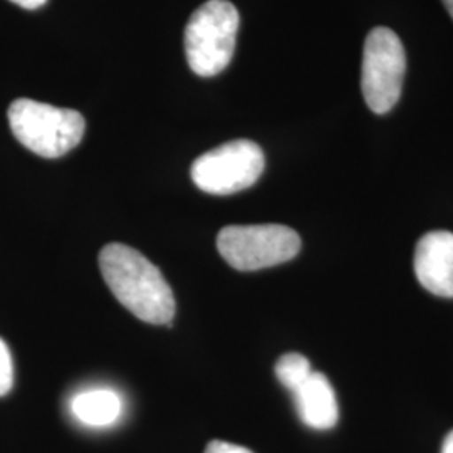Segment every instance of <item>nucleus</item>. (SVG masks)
Masks as SVG:
<instances>
[{
	"instance_id": "39448f33",
	"label": "nucleus",
	"mask_w": 453,
	"mask_h": 453,
	"mask_svg": "<svg viewBox=\"0 0 453 453\" xmlns=\"http://www.w3.org/2000/svg\"><path fill=\"white\" fill-rule=\"evenodd\" d=\"M406 54L402 39L387 27L368 34L363 49L361 89L372 113L385 114L398 103L405 80Z\"/></svg>"
},
{
	"instance_id": "9b49d317",
	"label": "nucleus",
	"mask_w": 453,
	"mask_h": 453,
	"mask_svg": "<svg viewBox=\"0 0 453 453\" xmlns=\"http://www.w3.org/2000/svg\"><path fill=\"white\" fill-rule=\"evenodd\" d=\"M14 385V363L5 341L0 338V396H5Z\"/></svg>"
},
{
	"instance_id": "423d86ee",
	"label": "nucleus",
	"mask_w": 453,
	"mask_h": 453,
	"mask_svg": "<svg viewBox=\"0 0 453 453\" xmlns=\"http://www.w3.org/2000/svg\"><path fill=\"white\" fill-rule=\"evenodd\" d=\"M265 168L264 151L250 140H234L198 157L192 165L195 185L211 195H232L252 187Z\"/></svg>"
},
{
	"instance_id": "f257e3e1",
	"label": "nucleus",
	"mask_w": 453,
	"mask_h": 453,
	"mask_svg": "<svg viewBox=\"0 0 453 453\" xmlns=\"http://www.w3.org/2000/svg\"><path fill=\"white\" fill-rule=\"evenodd\" d=\"M99 269L114 297L148 324H170L175 296L160 269L125 243H108L99 252Z\"/></svg>"
},
{
	"instance_id": "20e7f679",
	"label": "nucleus",
	"mask_w": 453,
	"mask_h": 453,
	"mask_svg": "<svg viewBox=\"0 0 453 453\" xmlns=\"http://www.w3.org/2000/svg\"><path fill=\"white\" fill-rule=\"evenodd\" d=\"M217 249L237 271H259L294 259L301 250V237L291 226H228L219 232Z\"/></svg>"
},
{
	"instance_id": "6e6552de",
	"label": "nucleus",
	"mask_w": 453,
	"mask_h": 453,
	"mask_svg": "<svg viewBox=\"0 0 453 453\" xmlns=\"http://www.w3.org/2000/svg\"><path fill=\"white\" fill-rule=\"evenodd\" d=\"M296 411L312 430H331L340 418L338 400L323 372H312L308 380L292 391Z\"/></svg>"
},
{
	"instance_id": "f03ea898",
	"label": "nucleus",
	"mask_w": 453,
	"mask_h": 453,
	"mask_svg": "<svg viewBox=\"0 0 453 453\" xmlns=\"http://www.w3.org/2000/svg\"><path fill=\"white\" fill-rule=\"evenodd\" d=\"M9 125L19 143L42 158H59L81 143L86 121L74 110L20 97L9 106Z\"/></svg>"
},
{
	"instance_id": "f8f14e48",
	"label": "nucleus",
	"mask_w": 453,
	"mask_h": 453,
	"mask_svg": "<svg viewBox=\"0 0 453 453\" xmlns=\"http://www.w3.org/2000/svg\"><path fill=\"white\" fill-rule=\"evenodd\" d=\"M205 453H254L250 452L249 449H245L242 445H235V443H228V441H222V440H213L207 449Z\"/></svg>"
},
{
	"instance_id": "1a4fd4ad",
	"label": "nucleus",
	"mask_w": 453,
	"mask_h": 453,
	"mask_svg": "<svg viewBox=\"0 0 453 453\" xmlns=\"http://www.w3.org/2000/svg\"><path fill=\"white\" fill-rule=\"evenodd\" d=\"M69 410L84 426L106 428L119 420L123 413V402L113 389H84L73 396Z\"/></svg>"
},
{
	"instance_id": "7ed1b4c3",
	"label": "nucleus",
	"mask_w": 453,
	"mask_h": 453,
	"mask_svg": "<svg viewBox=\"0 0 453 453\" xmlns=\"http://www.w3.org/2000/svg\"><path fill=\"white\" fill-rule=\"evenodd\" d=\"M241 17L228 0H209L195 11L185 29V54L195 74L211 78L230 65Z\"/></svg>"
},
{
	"instance_id": "4468645a",
	"label": "nucleus",
	"mask_w": 453,
	"mask_h": 453,
	"mask_svg": "<svg viewBox=\"0 0 453 453\" xmlns=\"http://www.w3.org/2000/svg\"><path fill=\"white\" fill-rule=\"evenodd\" d=\"M441 453H453V430L445 438L443 447H441Z\"/></svg>"
},
{
	"instance_id": "9d476101",
	"label": "nucleus",
	"mask_w": 453,
	"mask_h": 453,
	"mask_svg": "<svg viewBox=\"0 0 453 453\" xmlns=\"http://www.w3.org/2000/svg\"><path fill=\"white\" fill-rule=\"evenodd\" d=\"M312 372L311 363L306 357L299 353H288L284 357H279L275 365V376L279 383L289 391L299 388Z\"/></svg>"
},
{
	"instance_id": "2eb2a0df",
	"label": "nucleus",
	"mask_w": 453,
	"mask_h": 453,
	"mask_svg": "<svg viewBox=\"0 0 453 453\" xmlns=\"http://www.w3.org/2000/svg\"><path fill=\"white\" fill-rule=\"evenodd\" d=\"M443 2V5L447 7V11H449V14L453 19V0H441Z\"/></svg>"
},
{
	"instance_id": "0eeeda50",
	"label": "nucleus",
	"mask_w": 453,
	"mask_h": 453,
	"mask_svg": "<svg viewBox=\"0 0 453 453\" xmlns=\"http://www.w3.org/2000/svg\"><path fill=\"white\" fill-rule=\"evenodd\" d=\"M415 274L421 286L440 297H453V234L434 230L415 249Z\"/></svg>"
},
{
	"instance_id": "ddd939ff",
	"label": "nucleus",
	"mask_w": 453,
	"mask_h": 453,
	"mask_svg": "<svg viewBox=\"0 0 453 453\" xmlns=\"http://www.w3.org/2000/svg\"><path fill=\"white\" fill-rule=\"evenodd\" d=\"M11 2H14L16 5L22 7V9H27V11H35V9L42 7V5H44L48 0H11Z\"/></svg>"
}]
</instances>
